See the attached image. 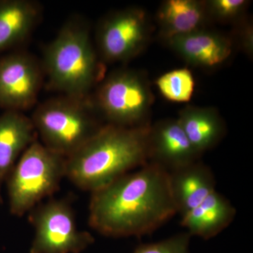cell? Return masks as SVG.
I'll use <instances>...</instances> for the list:
<instances>
[{
	"mask_svg": "<svg viewBox=\"0 0 253 253\" xmlns=\"http://www.w3.org/2000/svg\"><path fill=\"white\" fill-rule=\"evenodd\" d=\"M176 214L168 171L149 163L91 192L89 224L107 237H139Z\"/></svg>",
	"mask_w": 253,
	"mask_h": 253,
	"instance_id": "1",
	"label": "cell"
},
{
	"mask_svg": "<svg viewBox=\"0 0 253 253\" xmlns=\"http://www.w3.org/2000/svg\"><path fill=\"white\" fill-rule=\"evenodd\" d=\"M150 126V123L136 126L104 125L66 158V177L91 193L147 164Z\"/></svg>",
	"mask_w": 253,
	"mask_h": 253,
	"instance_id": "2",
	"label": "cell"
},
{
	"mask_svg": "<svg viewBox=\"0 0 253 253\" xmlns=\"http://www.w3.org/2000/svg\"><path fill=\"white\" fill-rule=\"evenodd\" d=\"M42 64L48 88L76 99L89 98L91 89L104 78V65L89 28L75 18L65 23L46 45Z\"/></svg>",
	"mask_w": 253,
	"mask_h": 253,
	"instance_id": "3",
	"label": "cell"
},
{
	"mask_svg": "<svg viewBox=\"0 0 253 253\" xmlns=\"http://www.w3.org/2000/svg\"><path fill=\"white\" fill-rule=\"evenodd\" d=\"M94 107L90 98L60 95L38 105L31 118L42 144L68 158L104 126L94 116Z\"/></svg>",
	"mask_w": 253,
	"mask_h": 253,
	"instance_id": "4",
	"label": "cell"
},
{
	"mask_svg": "<svg viewBox=\"0 0 253 253\" xmlns=\"http://www.w3.org/2000/svg\"><path fill=\"white\" fill-rule=\"evenodd\" d=\"M66 158L36 139L25 150L6 179L9 212L22 217L59 189Z\"/></svg>",
	"mask_w": 253,
	"mask_h": 253,
	"instance_id": "5",
	"label": "cell"
},
{
	"mask_svg": "<svg viewBox=\"0 0 253 253\" xmlns=\"http://www.w3.org/2000/svg\"><path fill=\"white\" fill-rule=\"evenodd\" d=\"M153 102L146 78L132 70L123 69L103 78L93 104L108 124L136 126L149 123L146 117Z\"/></svg>",
	"mask_w": 253,
	"mask_h": 253,
	"instance_id": "6",
	"label": "cell"
},
{
	"mask_svg": "<svg viewBox=\"0 0 253 253\" xmlns=\"http://www.w3.org/2000/svg\"><path fill=\"white\" fill-rule=\"evenodd\" d=\"M35 236L30 253H80L92 244L90 233L81 231L69 201L50 199L28 212Z\"/></svg>",
	"mask_w": 253,
	"mask_h": 253,
	"instance_id": "7",
	"label": "cell"
},
{
	"mask_svg": "<svg viewBox=\"0 0 253 253\" xmlns=\"http://www.w3.org/2000/svg\"><path fill=\"white\" fill-rule=\"evenodd\" d=\"M151 34L144 9L127 8L104 18L96 31V51L108 63L126 62L146 47Z\"/></svg>",
	"mask_w": 253,
	"mask_h": 253,
	"instance_id": "8",
	"label": "cell"
},
{
	"mask_svg": "<svg viewBox=\"0 0 253 253\" xmlns=\"http://www.w3.org/2000/svg\"><path fill=\"white\" fill-rule=\"evenodd\" d=\"M44 73L42 61L26 51H18L0 59V108L24 112L36 105Z\"/></svg>",
	"mask_w": 253,
	"mask_h": 253,
	"instance_id": "9",
	"label": "cell"
},
{
	"mask_svg": "<svg viewBox=\"0 0 253 253\" xmlns=\"http://www.w3.org/2000/svg\"><path fill=\"white\" fill-rule=\"evenodd\" d=\"M149 163L168 172L199 161L194 149L176 119H166L150 126Z\"/></svg>",
	"mask_w": 253,
	"mask_h": 253,
	"instance_id": "10",
	"label": "cell"
},
{
	"mask_svg": "<svg viewBox=\"0 0 253 253\" xmlns=\"http://www.w3.org/2000/svg\"><path fill=\"white\" fill-rule=\"evenodd\" d=\"M166 42L182 59L199 67H217L225 62L232 53L230 38L204 28Z\"/></svg>",
	"mask_w": 253,
	"mask_h": 253,
	"instance_id": "11",
	"label": "cell"
},
{
	"mask_svg": "<svg viewBox=\"0 0 253 253\" xmlns=\"http://www.w3.org/2000/svg\"><path fill=\"white\" fill-rule=\"evenodd\" d=\"M38 137L31 118L22 112L4 111L0 116V204L2 189L18 160Z\"/></svg>",
	"mask_w": 253,
	"mask_h": 253,
	"instance_id": "12",
	"label": "cell"
},
{
	"mask_svg": "<svg viewBox=\"0 0 253 253\" xmlns=\"http://www.w3.org/2000/svg\"><path fill=\"white\" fill-rule=\"evenodd\" d=\"M168 174L176 212L181 216L197 207L216 191L214 174L200 160Z\"/></svg>",
	"mask_w": 253,
	"mask_h": 253,
	"instance_id": "13",
	"label": "cell"
},
{
	"mask_svg": "<svg viewBox=\"0 0 253 253\" xmlns=\"http://www.w3.org/2000/svg\"><path fill=\"white\" fill-rule=\"evenodd\" d=\"M42 8L32 0H0V52L26 41L41 22Z\"/></svg>",
	"mask_w": 253,
	"mask_h": 253,
	"instance_id": "14",
	"label": "cell"
},
{
	"mask_svg": "<svg viewBox=\"0 0 253 253\" xmlns=\"http://www.w3.org/2000/svg\"><path fill=\"white\" fill-rule=\"evenodd\" d=\"M236 210L225 196L214 191L197 206L181 216V225L190 236L208 240L230 225Z\"/></svg>",
	"mask_w": 253,
	"mask_h": 253,
	"instance_id": "15",
	"label": "cell"
},
{
	"mask_svg": "<svg viewBox=\"0 0 253 253\" xmlns=\"http://www.w3.org/2000/svg\"><path fill=\"white\" fill-rule=\"evenodd\" d=\"M208 16L206 1L168 0L158 11V22L165 41L204 29Z\"/></svg>",
	"mask_w": 253,
	"mask_h": 253,
	"instance_id": "16",
	"label": "cell"
},
{
	"mask_svg": "<svg viewBox=\"0 0 253 253\" xmlns=\"http://www.w3.org/2000/svg\"><path fill=\"white\" fill-rule=\"evenodd\" d=\"M178 122L195 149L202 155L212 149L225 134V126L217 111L211 108L186 106Z\"/></svg>",
	"mask_w": 253,
	"mask_h": 253,
	"instance_id": "17",
	"label": "cell"
},
{
	"mask_svg": "<svg viewBox=\"0 0 253 253\" xmlns=\"http://www.w3.org/2000/svg\"><path fill=\"white\" fill-rule=\"evenodd\" d=\"M195 80L187 68L172 70L160 76L156 85L161 94L173 102H189L195 90Z\"/></svg>",
	"mask_w": 253,
	"mask_h": 253,
	"instance_id": "18",
	"label": "cell"
},
{
	"mask_svg": "<svg viewBox=\"0 0 253 253\" xmlns=\"http://www.w3.org/2000/svg\"><path fill=\"white\" fill-rule=\"evenodd\" d=\"M191 237L188 232L180 233L158 242L140 245L133 253H190Z\"/></svg>",
	"mask_w": 253,
	"mask_h": 253,
	"instance_id": "19",
	"label": "cell"
},
{
	"mask_svg": "<svg viewBox=\"0 0 253 253\" xmlns=\"http://www.w3.org/2000/svg\"><path fill=\"white\" fill-rule=\"evenodd\" d=\"M206 2L208 15L221 21L239 20L249 4L246 0H212Z\"/></svg>",
	"mask_w": 253,
	"mask_h": 253,
	"instance_id": "20",
	"label": "cell"
},
{
	"mask_svg": "<svg viewBox=\"0 0 253 253\" xmlns=\"http://www.w3.org/2000/svg\"><path fill=\"white\" fill-rule=\"evenodd\" d=\"M241 31L240 38H241V44L246 51L251 53V50L253 49V31L251 29V25L243 24Z\"/></svg>",
	"mask_w": 253,
	"mask_h": 253,
	"instance_id": "21",
	"label": "cell"
}]
</instances>
